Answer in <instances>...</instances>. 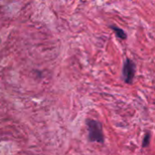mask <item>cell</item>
Masks as SVG:
<instances>
[{
  "instance_id": "6da1fadb",
  "label": "cell",
  "mask_w": 155,
  "mask_h": 155,
  "mask_svg": "<svg viewBox=\"0 0 155 155\" xmlns=\"http://www.w3.org/2000/svg\"><path fill=\"white\" fill-rule=\"evenodd\" d=\"M88 129V137L90 142H96L99 143H104V137L103 134V128L101 124L94 119H88L86 121Z\"/></svg>"
},
{
  "instance_id": "7a4b0ae2",
  "label": "cell",
  "mask_w": 155,
  "mask_h": 155,
  "mask_svg": "<svg viewBox=\"0 0 155 155\" xmlns=\"http://www.w3.org/2000/svg\"><path fill=\"white\" fill-rule=\"evenodd\" d=\"M135 74V64L131 60L127 59L124 63V70H123V75L124 79L127 84H131L134 78Z\"/></svg>"
},
{
  "instance_id": "3957f363",
  "label": "cell",
  "mask_w": 155,
  "mask_h": 155,
  "mask_svg": "<svg viewBox=\"0 0 155 155\" xmlns=\"http://www.w3.org/2000/svg\"><path fill=\"white\" fill-rule=\"evenodd\" d=\"M112 28H113V29H114V31L116 33L117 36H119L120 38H122V39H124V38L126 37V35H125V33L124 32V30H123V29H121V28H118V27H115V26H113Z\"/></svg>"
},
{
  "instance_id": "277c9868",
  "label": "cell",
  "mask_w": 155,
  "mask_h": 155,
  "mask_svg": "<svg viewBox=\"0 0 155 155\" xmlns=\"http://www.w3.org/2000/svg\"><path fill=\"white\" fill-rule=\"evenodd\" d=\"M150 140H151V134H146L143 139V147L145 148L150 144Z\"/></svg>"
}]
</instances>
